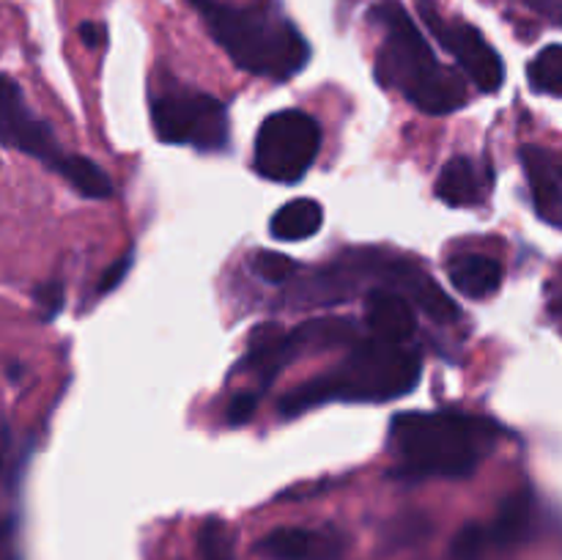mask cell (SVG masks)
Here are the masks:
<instances>
[{
    "instance_id": "cell-1",
    "label": "cell",
    "mask_w": 562,
    "mask_h": 560,
    "mask_svg": "<svg viewBox=\"0 0 562 560\" xmlns=\"http://www.w3.org/2000/svg\"><path fill=\"white\" fill-rule=\"evenodd\" d=\"M499 426L464 412H404L390 423L398 478H467L497 443Z\"/></svg>"
},
{
    "instance_id": "cell-2",
    "label": "cell",
    "mask_w": 562,
    "mask_h": 560,
    "mask_svg": "<svg viewBox=\"0 0 562 560\" xmlns=\"http://www.w3.org/2000/svg\"><path fill=\"white\" fill-rule=\"evenodd\" d=\"M190 3L239 69L269 80H289L307 66L311 47L305 36L272 5H234L223 0Z\"/></svg>"
},
{
    "instance_id": "cell-3",
    "label": "cell",
    "mask_w": 562,
    "mask_h": 560,
    "mask_svg": "<svg viewBox=\"0 0 562 560\" xmlns=\"http://www.w3.org/2000/svg\"><path fill=\"white\" fill-rule=\"evenodd\" d=\"M423 357L409 344H393L373 335L360 340L335 371L311 379L285 395L280 412L296 417L333 401H393L404 399L420 382Z\"/></svg>"
},
{
    "instance_id": "cell-4",
    "label": "cell",
    "mask_w": 562,
    "mask_h": 560,
    "mask_svg": "<svg viewBox=\"0 0 562 560\" xmlns=\"http://www.w3.org/2000/svg\"><path fill=\"white\" fill-rule=\"evenodd\" d=\"M368 20L384 31V44L376 58V80L384 88L401 91L428 115H448L464 108V82L453 69L439 64L431 44L423 38L404 5L382 3L371 9Z\"/></svg>"
},
{
    "instance_id": "cell-5",
    "label": "cell",
    "mask_w": 562,
    "mask_h": 560,
    "mask_svg": "<svg viewBox=\"0 0 562 560\" xmlns=\"http://www.w3.org/2000/svg\"><path fill=\"white\" fill-rule=\"evenodd\" d=\"M322 148V126L302 110L272 113L256 135L258 176L280 184H294L313 168Z\"/></svg>"
},
{
    "instance_id": "cell-6",
    "label": "cell",
    "mask_w": 562,
    "mask_h": 560,
    "mask_svg": "<svg viewBox=\"0 0 562 560\" xmlns=\"http://www.w3.org/2000/svg\"><path fill=\"white\" fill-rule=\"evenodd\" d=\"M151 121L159 141L220 152L228 146V110L217 97L195 88H173L154 99Z\"/></svg>"
},
{
    "instance_id": "cell-7",
    "label": "cell",
    "mask_w": 562,
    "mask_h": 560,
    "mask_svg": "<svg viewBox=\"0 0 562 560\" xmlns=\"http://www.w3.org/2000/svg\"><path fill=\"white\" fill-rule=\"evenodd\" d=\"M417 11H420L423 22L431 27L434 36L439 38V44L459 60L461 69L481 91H499L505 80V64L475 25L464 20H445L434 0H417Z\"/></svg>"
},
{
    "instance_id": "cell-8",
    "label": "cell",
    "mask_w": 562,
    "mask_h": 560,
    "mask_svg": "<svg viewBox=\"0 0 562 560\" xmlns=\"http://www.w3.org/2000/svg\"><path fill=\"white\" fill-rule=\"evenodd\" d=\"M0 137L5 148L27 154L49 168H58L60 159L66 157L53 130L27 110L20 86L11 77H3V93H0Z\"/></svg>"
},
{
    "instance_id": "cell-9",
    "label": "cell",
    "mask_w": 562,
    "mask_h": 560,
    "mask_svg": "<svg viewBox=\"0 0 562 560\" xmlns=\"http://www.w3.org/2000/svg\"><path fill=\"white\" fill-rule=\"evenodd\" d=\"M379 278L387 283V289H395L398 294H404L412 305L420 307L426 316H431L439 324H453L459 322L461 311L448 294L437 285V280L420 267V264H412L406 258H384L376 264Z\"/></svg>"
},
{
    "instance_id": "cell-10",
    "label": "cell",
    "mask_w": 562,
    "mask_h": 560,
    "mask_svg": "<svg viewBox=\"0 0 562 560\" xmlns=\"http://www.w3.org/2000/svg\"><path fill=\"white\" fill-rule=\"evenodd\" d=\"M258 552L267 560H340L346 538L335 530L280 527L258 544Z\"/></svg>"
},
{
    "instance_id": "cell-11",
    "label": "cell",
    "mask_w": 562,
    "mask_h": 560,
    "mask_svg": "<svg viewBox=\"0 0 562 560\" xmlns=\"http://www.w3.org/2000/svg\"><path fill=\"white\" fill-rule=\"evenodd\" d=\"M521 165L530 181L538 217L554 228H562V168L541 146L521 148Z\"/></svg>"
},
{
    "instance_id": "cell-12",
    "label": "cell",
    "mask_w": 562,
    "mask_h": 560,
    "mask_svg": "<svg viewBox=\"0 0 562 560\" xmlns=\"http://www.w3.org/2000/svg\"><path fill=\"white\" fill-rule=\"evenodd\" d=\"M366 322L371 333L393 344H409L415 335V311L412 302L395 289H373L366 300Z\"/></svg>"
},
{
    "instance_id": "cell-13",
    "label": "cell",
    "mask_w": 562,
    "mask_h": 560,
    "mask_svg": "<svg viewBox=\"0 0 562 560\" xmlns=\"http://www.w3.org/2000/svg\"><path fill=\"white\" fill-rule=\"evenodd\" d=\"M448 278L467 300H488L503 285V267L497 258L483 253H464L448 264Z\"/></svg>"
},
{
    "instance_id": "cell-14",
    "label": "cell",
    "mask_w": 562,
    "mask_h": 560,
    "mask_svg": "<svg viewBox=\"0 0 562 560\" xmlns=\"http://www.w3.org/2000/svg\"><path fill=\"white\" fill-rule=\"evenodd\" d=\"M324 225V209L322 203L313 198H294L269 220V234L280 242H302L311 239L322 231Z\"/></svg>"
},
{
    "instance_id": "cell-15",
    "label": "cell",
    "mask_w": 562,
    "mask_h": 560,
    "mask_svg": "<svg viewBox=\"0 0 562 560\" xmlns=\"http://www.w3.org/2000/svg\"><path fill=\"white\" fill-rule=\"evenodd\" d=\"M437 198L453 209H470L483 201V187L470 157H453L445 163L437 179Z\"/></svg>"
},
{
    "instance_id": "cell-16",
    "label": "cell",
    "mask_w": 562,
    "mask_h": 560,
    "mask_svg": "<svg viewBox=\"0 0 562 560\" xmlns=\"http://www.w3.org/2000/svg\"><path fill=\"white\" fill-rule=\"evenodd\" d=\"M532 527V497L527 492L510 494L508 500L499 508L497 519L488 527V536H492V544L497 547H516L527 538Z\"/></svg>"
},
{
    "instance_id": "cell-17",
    "label": "cell",
    "mask_w": 562,
    "mask_h": 560,
    "mask_svg": "<svg viewBox=\"0 0 562 560\" xmlns=\"http://www.w3.org/2000/svg\"><path fill=\"white\" fill-rule=\"evenodd\" d=\"M55 170H58L82 198L102 201V198L113 195V181H110V176L104 173L93 159L80 157V154H66Z\"/></svg>"
},
{
    "instance_id": "cell-18",
    "label": "cell",
    "mask_w": 562,
    "mask_h": 560,
    "mask_svg": "<svg viewBox=\"0 0 562 560\" xmlns=\"http://www.w3.org/2000/svg\"><path fill=\"white\" fill-rule=\"evenodd\" d=\"M532 91L562 93V44H549L527 66Z\"/></svg>"
},
{
    "instance_id": "cell-19",
    "label": "cell",
    "mask_w": 562,
    "mask_h": 560,
    "mask_svg": "<svg viewBox=\"0 0 562 560\" xmlns=\"http://www.w3.org/2000/svg\"><path fill=\"white\" fill-rule=\"evenodd\" d=\"M198 549L201 560H234V541L223 522L209 519L198 533Z\"/></svg>"
},
{
    "instance_id": "cell-20",
    "label": "cell",
    "mask_w": 562,
    "mask_h": 560,
    "mask_svg": "<svg viewBox=\"0 0 562 560\" xmlns=\"http://www.w3.org/2000/svg\"><path fill=\"white\" fill-rule=\"evenodd\" d=\"M252 269H256L258 278L269 280V283H285V280H291V275L296 272V261L283 256V253L261 250L252 258Z\"/></svg>"
},
{
    "instance_id": "cell-21",
    "label": "cell",
    "mask_w": 562,
    "mask_h": 560,
    "mask_svg": "<svg viewBox=\"0 0 562 560\" xmlns=\"http://www.w3.org/2000/svg\"><path fill=\"white\" fill-rule=\"evenodd\" d=\"M488 541H492V536H488L486 527L477 525V522H470V525H464L459 530L450 552H453V560H481Z\"/></svg>"
},
{
    "instance_id": "cell-22",
    "label": "cell",
    "mask_w": 562,
    "mask_h": 560,
    "mask_svg": "<svg viewBox=\"0 0 562 560\" xmlns=\"http://www.w3.org/2000/svg\"><path fill=\"white\" fill-rule=\"evenodd\" d=\"M33 300H36V305L44 311V318L49 322V318L58 316L60 307H64V285H60L58 280L38 285L36 294H33Z\"/></svg>"
},
{
    "instance_id": "cell-23",
    "label": "cell",
    "mask_w": 562,
    "mask_h": 560,
    "mask_svg": "<svg viewBox=\"0 0 562 560\" xmlns=\"http://www.w3.org/2000/svg\"><path fill=\"white\" fill-rule=\"evenodd\" d=\"M132 261H135V258H132V250H126L124 256H121L119 261H115L113 267H110L108 272L102 275V280H99V291H102V294H108V291L119 289L121 280H124V278H126V272H130Z\"/></svg>"
},
{
    "instance_id": "cell-24",
    "label": "cell",
    "mask_w": 562,
    "mask_h": 560,
    "mask_svg": "<svg viewBox=\"0 0 562 560\" xmlns=\"http://www.w3.org/2000/svg\"><path fill=\"white\" fill-rule=\"evenodd\" d=\"M256 406H258V395L252 393L234 395V401L228 404V423H234V426L247 423L252 417V412H256Z\"/></svg>"
},
{
    "instance_id": "cell-25",
    "label": "cell",
    "mask_w": 562,
    "mask_h": 560,
    "mask_svg": "<svg viewBox=\"0 0 562 560\" xmlns=\"http://www.w3.org/2000/svg\"><path fill=\"white\" fill-rule=\"evenodd\" d=\"M525 3L541 16H547V20L562 25V0H525Z\"/></svg>"
},
{
    "instance_id": "cell-26",
    "label": "cell",
    "mask_w": 562,
    "mask_h": 560,
    "mask_svg": "<svg viewBox=\"0 0 562 560\" xmlns=\"http://www.w3.org/2000/svg\"><path fill=\"white\" fill-rule=\"evenodd\" d=\"M80 38L86 47H99V44H104V38H108V31H104V25H97V22H82Z\"/></svg>"
}]
</instances>
